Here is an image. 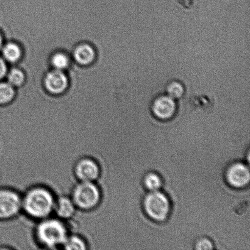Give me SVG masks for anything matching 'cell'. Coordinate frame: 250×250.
<instances>
[{"label":"cell","mask_w":250,"mask_h":250,"mask_svg":"<svg viewBox=\"0 0 250 250\" xmlns=\"http://www.w3.org/2000/svg\"><path fill=\"white\" fill-rule=\"evenodd\" d=\"M22 210V197L19 192L9 188H0V220L14 219Z\"/></svg>","instance_id":"5"},{"label":"cell","mask_w":250,"mask_h":250,"mask_svg":"<svg viewBox=\"0 0 250 250\" xmlns=\"http://www.w3.org/2000/svg\"><path fill=\"white\" fill-rule=\"evenodd\" d=\"M34 234L36 241L46 249H58L62 247L69 235L67 225L58 218H50L39 220Z\"/></svg>","instance_id":"2"},{"label":"cell","mask_w":250,"mask_h":250,"mask_svg":"<svg viewBox=\"0 0 250 250\" xmlns=\"http://www.w3.org/2000/svg\"><path fill=\"white\" fill-rule=\"evenodd\" d=\"M70 196L77 210L83 212L95 209L102 200L101 188L95 182L79 181L73 186Z\"/></svg>","instance_id":"3"},{"label":"cell","mask_w":250,"mask_h":250,"mask_svg":"<svg viewBox=\"0 0 250 250\" xmlns=\"http://www.w3.org/2000/svg\"><path fill=\"white\" fill-rule=\"evenodd\" d=\"M77 211V208L70 196L61 195L56 197L54 212L58 219L71 220L75 216Z\"/></svg>","instance_id":"10"},{"label":"cell","mask_w":250,"mask_h":250,"mask_svg":"<svg viewBox=\"0 0 250 250\" xmlns=\"http://www.w3.org/2000/svg\"><path fill=\"white\" fill-rule=\"evenodd\" d=\"M195 249L197 250H212L214 249V244L208 238H201L198 240L195 244Z\"/></svg>","instance_id":"19"},{"label":"cell","mask_w":250,"mask_h":250,"mask_svg":"<svg viewBox=\"0 0 250 250\" xmlns=\"http://www.w3.org/2000/svg\"><path fill=\"white\" fill-rule=\"evenodd\" d=\"M7 67L6 63L2 59L0 58V80L2 79L6 74Z\"/></svg>","instance_id":"20"},{"label":"cell","mask_w":250,"mask_h":250,"mask_svg":"<svg viewBox=\"0 0 250 250\" xmlns=\"http://www.w3.org/2000/svg\"><path fill=\"white\" fill-rule=\"evenodd\" d=\"M15 96L13 86L9 83H0V104H6L11 102Z\"/></svg>","instance_id":"15"},{"label":"cell","mask_w":250,"mask_h":250,"mask_svg":"<svg viewBox=\"0 0 250 250\" xmlns=\"http://www.w3.org/2000/svg\"><path fill=\"white\" fill-rule=\"evenodd\" d=\"M152 112L157 119L168 121L173 118L176 112V105L173 99L170 96H161L154 100L152 104Z\"/></svg>","instance_id":"8"},{"label":"cell","mask_w":250,"mask_h":250,"mask_svg":"<svg viewBox=\"0 0 250 250\" xmlns=\"http://www.w3.org/2000/svg\"><path fill=\"white\" fill-rule=\"evenodd\" d=\"M51 63L56 70L65 69L69 65V59L62 53L55 54L51 58Z\"/></svg>","instance_id":"16"},{"label":"cell","mask_w":250,"mask_h":250,"mask_svg":"<svg viewBox=\"0 0 250 250\" xmlns=\"http://www.w3.org/2000/svg\"><path fill=\"white\" fill-rule=\"evenodd\" d=\"M143 183L145 188L152 192L160 189L163 186V179L158 173L149 172L144 176Z\"/></svg>","instance_id":"13"},{"label":"cell","mask_w":250,"mask_h":250,"mask_svg":"<svg viewBox=\"0 0 250 250\" xmlns=\"http://www.w3.org/2000/svg\"><path fill=\"white\" fill-rule=\"evenodd\" d=\"M44 85L51 94H61L67 89L68 85V78L61 70L51 71L45 76Z\"/></svg>","instance_id":"9"},{"label":"cell","mask_w":250,"mask_h":250,"mask_svg":"<svg viewBox=\"0 0 250 250\" xmlns=\"http://www.w3.org/2000/svg\"><path fill=\"white\" fill-rule=\"evenodd\" d=\"M225 178L232 188H242L249 185L250 174L249 166L241 162L232 163L227 168Z\"/></svg>","instance_id":"7"},{"label":"cell","mask_w":250,"mask_h":250,"mask_svg":"<svg viewBox=\"0 0 250 250\" xmlns=\"http://www.w3.org/2000/svg\"><path fill=\"white\" fill-rule=\"evenodd\" d=\"M143 208L149 219L154 222H163L170 214V200L161 191H152L145 197Z\"/></svg>","instance_id":"4"},{"label":"cell","mask_w":250,"mask_h":250,"mask_svg":"<svg viewBox=\"0 0 250 250\" xmlns=\"http://www.w3.org/2000/svg\"><path fill=\"white\" fill-rule=\"evenodd\" d=\"M2 42V37H1V34H0V48H1V47Z\"/></svg>","instance_id":"21"},{"label":"cell","mask_w":250,"mask_h":250,"mask_svg":"<svg viewBox=\"0 0 250 250\" xmlns=\"http://www.w3.org/2000/svg\"><path fill=\"white\" fill-rule=\"evenodd\" d=\"M73 56L79 64L87 65L94 61L95 53L91 46L88 44H82L75 48Z\"/></svg>","instance_id":"11"},{"label":"cell","mask_w":250,"mask_h":250,"mask_svg":"<svg viewBox=\"0 0 250 250\" xmlns=\"http://www.w3.org/2000/svg\"><path fill=\"white\" fill-rule=\"evenodd\" d=\"M8 82L12 86H20L24 82L25 77L23 72L19 68H13L8 75Z\"/></svg>","instance_id":"17"},{"label":"cell","mask_w":250,"mask_h":250,"mask_svg":"<svg viewBox=\"0 0 250 250\" xmlns=\"http://www.w3.org/2000/svg\"><path fill=\"white\" fill-rule=\"evenodd\" d=\"M168 96L172 99H179L183 96L185 92V88L181 83L178 82H173L168 85L167 88Z\"/></svg>","instance_id":"18"},{"label":"cell","mask_w":250,"mask_h":250,"mask_svg":"<svg viewBox=\"0 0 250 250\" xmlns=\"http://www.w3.org/2000/svg\"><path fill=\"white\" fill-rule=\"evenodd\" d=\"M2 55L9 62H16L21 58V49L16 43H8L2 48Z\"/></svg>","instance_id":"14"},{"label":"cell","mask_w":250,"mask_h":250,"mask_svg":"<svg viewBox=\"0 0 250 250\" xmlns=\"http://www.w3.org/2000/svg\"><path fill=\"white\" fill-rule=\"evenodd\" d=\"M56 197L45 186L37 185L29 188L22 197V210L31 219L41 220L54 212Z\"/></svg>","instance_id":"1"},{"label":"cell","mask_w":250,"mask_h":250,"mask_svg":"<svg viewBox=\"0 0 250 250\" xmlns=\"http://www.w3.org/2000/svg\"><path fill=\"white\" fill-rule=\"evenodd\" d=\"M73 172L78 182L97 183L101 176L102 170L97 161L85 156L76 161Z\"/></svg>","instance_id":"6"},{"label":"cell","mask_w":250,"mask_h":250,"mask_svg":"<svg viewBox=\"0 0 250 250\" xmlns=\"http://www.w3.org/2000/svg\"><path fill=\"white\" fill-rule=\"evenodd\" d=\"M62 247L63 249L66 250H85L89 249V247H88L85 240L80 235L75 233L68 235Z\"/></svg>","instance_id":"12"}]
</instances>
